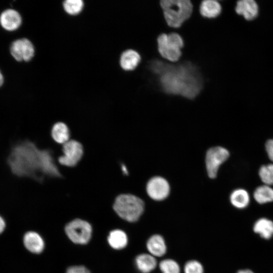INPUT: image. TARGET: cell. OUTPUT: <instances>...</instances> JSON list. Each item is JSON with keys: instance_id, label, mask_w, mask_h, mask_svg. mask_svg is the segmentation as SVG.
<instances>
[{"instance_id": "obj_1", "label": "cell", "mask_w": 273, "mask_h": 273, "mask_svg": "<svg viewBox=\"0 0 273 273\" xmlns=\"http://www.w3.org/2000/svg\"><path fill=\"white\" fill-rule=\"evenodd\" d=\"M149 69L166 94L193 99L202 89L203 78L197 67L191 62L171 64L156 59L149 63Z\"/></svg>"}, {"instance_id": "obj_2", "label": "cell", "mask_w": 273, "mask_h": 273, "mask_svg": "<svg viewBox=\"0 0 273 273\" xmlns=\"http://www.w3.org/2000/svg\"><path fill=\"white\" fill-rule=\"evenodd\" d=\"M54 154L52 149H40L34 143L26 140L13 148L8 163L16 176L40 181L46 176L54 175L57 170Z\"/></svg>"}, {"instance_id": "obj_3", "label": "cell", "mask_w": 273, "mask_h": 273, "mask_svg": "<svg viewBox=\"0 0 273 273\" xmlns=\"http://www.w3.org/2000/svg\"><path fill=\"white\" fill-rule=\"evenodd\" d=\"M160 4L165 21L171 27H180L193 12V4L189 0H162Z\"/></svg>"}, {"instance_id": "obj_4", "label": "cell", "mask_w": 273, "mask_h": 273, "mask_svg": "<svg viewBox=\"0 0 273 273\" xmlns=\"http://www.w3.org/2000/svg\"><path fill=\"white\" fill-rule=\"evenodd\" d=\"M144 203L139 197L130 194L118 195L113 208L116 214L128 222L138 220L144 211Z\"/></svg>"}, {"instance_id": "obj_5", "label": "cell", "mask_w": 273, "mask_h": 273, "mask_svg": "<svg viewBox=\"0 0 273 273\" xmlns=\"http://www.w3.org/2000/svg\"><path fill=\"white\" fill-rule=\"evenodd\" d=\"M157 41L158 52L163 58L172 62L179 59L184 43L179 34L162 33L158 36Z\"/></svg>"}, {"instance_id": "obj_6", "label": "cell", "mask_w": 273, "mask_h": 273, "mask_svg": "<svg viewBox=\"0 0 273 273\" xmlns=\"http://www.w3.org/2000/svg\"><path fill=\"white\" fill-rule=\"evenodd\" d=\"M62 155L57 158L60 166L73 168L77 165L84 155V148L79 142L70 139L62 145Z\"/></svg>"}, {"instance_id": "obj_7", "label": "cell", "mask_w": 273, "mask_h": 273, "mask_svg": "<svg viewBox=\"0 0 273 273\" xmlns=\"http://www.w3.org/2000/svg\"><path fill=\"white\" fill-rule=\"evenodd\" d=\"M92 231L90 224L80 219L72 220L65 227L68 238L74 243L79 244H84L89 241Z\"/></svg>"}, {"instance_id": "obj_8", "label": "cell", "mask_w": 273, "mask_h": 273, "mask_svg": "<svg viewBox=\"0 0 273 273\" xmlns=\"http://www.w3.org/2000/svg\"><path fill=\"white\" fill-rule=\"evenodd\" d=\"M229 155V152L223 147L217 146L208 150L206 154L205 163L210 178L216 177L219 166L228 159Z\"/></svg>"}, {"instance_id": "obj_9", "label": "cell", "mask_w": 273, "mask_h": 273, "mask_svg": "<svg viewBox=\"0 0 273 273\" xmlns=\"http://www.w3.org/2000/svg\"><path fill=\"white\" fill-rule=\"evenodd\" d=\"M10 53L17 61H29L34 56V47L29 39L20 38L12 43Z\"/></svg>"}, {"instance_id": "obj_10", "label": "cell", "mask_w": 273, "mask_h": 273, "mask_svg": "<svg viewBox=\"0 0 273 273\" xmlns=\"http://www.w3.org/2000/svg\"><path fill=\"white\" fill-rule=\"evenodd\" d=\"M146 190L149 196L155 201H161L166 198L170 191L167 181L160 176H155L148 181Z\"/></svg>"}, {"instance_id": "obj_11", "label": "cell", "mask_w": 273, "mask_h": 273, "mask_svg": "<svg viewBox=\"0 0 273 273\" xmlns=\"http://www.w3.org/2000/svg\"><path fill=\"white\" fill-rule=\"evenodd\" d=\"M22 23V18L15 10L8 9L0 15V24L6 30L13 31L19 28Z\"/></svg>"}, {"instance_id": "obj_12", "label": "cell", "mask_w": 273, "mask_h": 273, "mask_svg": "<svg viewBox=\"0 0 273 273\" xmlns=\"http://www.w3.org/2000/svg\"><path fill=\"white\" fill-rule=\"evenodd\" d=\"M236 12L247 20L255 19L258 13V6L253 0H241L237 2Z\"/></svg>"}, {"instance_id": "obj_13", "label": "cell", "mask_w": 273, "mask_h": 273, "mask_svg": "<svg viewBox=\"0 0 273 273\" xmlns=\"http://www.w3.org/2000/svg\"><path fill=\"white\" fill-rule=\"evenodd\" d=\"M146 248L149 253L155 257L163 256L167 251L164 239L159 234H154L148 239L146 243Z\"/></svg>"}, {"instance_id": "obj_14", "label": "cell", "mask_w": 273, "mask_h": 273, "mask_svg": "<svg viewBox=\"0 0 273 273\" xmlns=\"http://www.w3.org/2000/svg\"><path fill=\"white\" fill-rule=\"evenodd\" d=\"M51 135L56 143L62 145L71 139V131L65 123L58 121L53 125Z\"/></svg>"}, {"instance_id": "obj_15", "label": "cell", "mask_w": 273, "mask_h": 273, "mask_svg": "<svg viewBox=\"0 0 273 273\" xmlns=\"http://www.w3.org/2000/svg\"><path fill=\"white\" fill-rule=\"evenodd\" d=\"M141 60L140 55L135 50L129 49L123 52L120 58V65L126 71L135 69Z\"/></svg>"}, {"instance_id": "obj_16", "label": "cell", "mask_w": 273, "mask_h": 273, "mask_svg": "<svg viewBox=\"0 0 273 273\" xmlns=\"http://www.w3.org/2000/svg\"><path fill=\"white\" fill-rule=\"evenodd\" d=\"M253 231L261 238L269 240L273 237V221L265 217L260 218L254 222Z\"/></svg>"}, {"instance_id": "obj_17", "label": "cell", "mask_w": 273, "mask_h": 273, "mask_svg": "<svg viewBox=\"0 0 273 273\" xmlns=\"http://www.w3.org/2000/svg\"><path fill=\"white\" fill-rule=\"evenodd\" d=\"M135 265L142 273H150L157 266V261L156 257L149 253L139 254L135 259Z\"/></svg>"}, {"instance_id": "obj_18", "label": "cell", "mask_w": 273, "mask_h": 273, "mask_svg": "<svg viewBox=\"0 0 273 273\" xmlns=\"http://www.w3.org/2000/svg\"><path fill=\"white\" fill-rule=\"evenodd\" d=\"M24 244L25 247L30 252L39 253L44 248V242L37 233L34 232L27 233L24 237Z\"/></svg>"}, {"instance_id": "obj_19", "label": "cell", "mask_w": 273, "mask_h": 273, "mask_svg": "<svg viewBox=\"0 0 273 273\" xmlns=\"http://www.w3.org/2000/svg\"><path fill=\"white\" fill-rule=\"evenodd\" d=\"M220 4L215 0H205L201 2L200 6L201 15L207 18H214L221 13Z\"/></svg>"}, {"instance_id": "obj_20", "label": "cell", "mask_w": 273, "mask_h": 273, "mask_svg": "<svg viewBox=\"0 0 273 273\" xmlns=\"http://www.w3.org/2000/svg\"><path fill=\"white\" fill-rule=\"evenodd\" d=\"M230 200L234 207L242 209L248 206L250 198L249 194L246 190L243 189H237L231 194Z\"/></svg>"}, {"instance_id": "obj_21", "label": "cell", "mask_w": 273, "mask_h": 273, "mask_svg": "<svg viewBox=\"0 0 273 273\" xmlns=\"http://www.w3.org/2000/svg\"><path fill=\"white\" fill-rule=\"evenodd\" d=\"M108 241L113 248L119 250L126 246L128 238L124 231L121 230H114L110 233Z\"/></svg>"}, {"instance_id": "obj_22", "label": "cell", "mask_w": 273, "mask_h": 273, "mask_svg": "<svg viewBox=\"0 0 273 273\" xmlns=\"http://www.w3.org/2000/svg\"><path fill=\"white\" fill-rule=\"evenodd\" d=\"M254 199L260 204L273 202V189L263 185L258 187L253 193Z\"/></svg>"}, {"instance_id": "obj_23", "label": "cell", "mask_w": 273, "mask_h": 273, "mask_svg": "<svg viewBox=\"0 0 273 273\" xmlns=\"http://www.w3.org/2000/svg\"><path fill=\"white\" fill-rule=\"evenodd\" d=\"M258 174L264 185L269 186L273 185V163L261 166Z\"/></svg>"}, {"instance_id": "obj_24", "label": "cell", "mask_w": 273, "mask_h": 273, "mask_svg": "<svg viewBox=\"0 0 273 273\" xmlns=\"http://www.w3.org/2000/svg\"><path fill=\"white\" fill-rule=\"evenodd\" d=\"M159 267L162 273H180L178 263L172 259H165L160 261Z\"/></svg>"}, {"instance_id": "obj_25", "label": "cell", "mask_w": 273, "mask_h": 273, "mask_svg": "<svg viewBox=\"0 0 273 273\" xmlns=\"http://www.w3.org/2000/svg\"><path fill=\"white\" fill-rule=\"evenodd\" d=\"M82 0H66L63 2V7L66 13L75 15L79 14L83 8Z\"/></svg>"}, {"instance_id": "obj_26", "label": "cell", "mask_w": 273, "mask_h": 273, "mask_svg": "<svg viewBox=\"0 0 273 273\" xmlns=\"http://www.w3.org/2000/svg\"><path fill=\"white\" fill-rule=\"evenodd\" d=\"M184 271V273H204V268L199 261L191 260L185 263Z\"/></svg>"}, {"instance_id": "obj_27", "label": "cell", "mask_w": 273, "mask_h": 273, "mask_svg": "<svg viewBox=\"0 0 273 273\" xmlns=\"http://www.w3.org/2000/svg\"><path fill=\"white\" fill-rule=\"evenodd\" d=\"M66 273H90V272L83 266H73L67 269Z\"/></svg>"}, {"instance_id": "obj_28", "label": "cell", "mask_w": 273, "mask_h": 273, "mask_svg": "<svg viewBox=\"0 0 273 273\" xmlns=\"http://www.w3.org/2000/svg\"><path fill=\"white\" fill-rule=\"evenodd\" d=\"M265 147L268 158L273 162V139L267 140Z\"/></svg>"}, {"instance_id": "obj_29", "label": "cell", "mask_w": 273, "mask_h": 273, "mask_svg": "<svg viewBox=\"0 0 273 273\" xmlns=\"http://www.w3.org/2000/svg\"><path fill=\"white\" fill-rule=\"evenodd\" d=\"M5 227V223L3 218L0 216V234L3 232Z\"/></svg>"}, {"instance_id": "obj_30", "label": "cell", "mask_w": 273, "mask_h": 273, "mask_svg": "<svg viewBox=\"0 0 273 273\" xmlns=\"http://www.w3.org/2000/svg\"><path fill=\"white\" fill-rule=\"evenodd\" d=\"M237 273H255L253 271L249 269H242L239 270Z\"/></svg>"}, {"instance_id": "obj_31", "label": "cell", "mask_w": 273, "mask_h": 273, "mask_svg": "<svg viewBox=\"0 0 273 273\" xmlns=\"http://www.w3.org/2000/svg\"><path fill=\"white\" fill-rule=\"evenodd\" d=\"M4 81V76L0 70V87L3 84Z\"/></svg>"}]
</instances>
